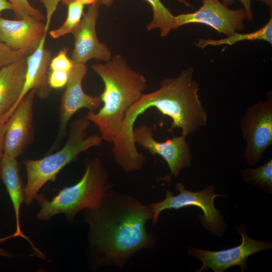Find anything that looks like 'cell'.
Returning a JSON list of instances; mask_svg holds the SVG:
<instances>
[{
	"label": "cell",
	"mask_w": 272,
	"mask_h": 272,
	"mask_svg": "<svg viewBox=\"0 0 272 272\" xmlns=\"http://www.w3.org/2000/svg\"><path fill=\"white\" fill-rule=\"evenodd\" d=\"M84 217L96 267L122 269L137 252L156 244L146 228L153 218L152 209L132 195L110 190L96 207L84 209Z\"/></svg>",
	"instance_id": "cell-1"
},
{
	"label": "cell",
	"mask_w": 272,
	"mask_h": 272,
	"mask_svg": "<svg viewBox=\"0 0 272 272\" xmlns=\"http://www.w3.org/2000/svg\"><path fill=\"white\" fill-rule=\"evenodd\" d=\"M70 72L60 71H49L48 82L52 89H61L67 84Z\"/></svg>",
	"instance_id": "cell-25"
},
{
	"label": "cell",
	"mask_w": 272,
	"mask_h": 272,
	"mask_svg": "<svg viewBox=\"0 0 272 272\" xmlns=\"http://www.w3.org/2000/svg\"><path fill=\"white\" fill-rule=\"evenodd\" d=\"M19 165L17 159L4 153L0 178L4 183L12 201L16 217V231L12 235L0 239V242L8 238L21 236L30 244L35 254L40 258H44V254L36 248L29 237L24 234L20 225V207L25 200V186L20 175Z\"/></svg>",
	"instance_id": "cell-17"
},
{
	"label": "cell",
	"mask_w": 272,
	"mask_h": 272,
	"mask_svg": "<svg viewBox=\"0 0 272 272\" xmlns=\"http://www.w3.org/2000/svg\"><path fill=\"white\" fill-rule=\"evenodd\" d=\"M24 56L22 51L13 49L0 42V69Z\"/></svg>",
	"instance_id": "cell-24"
},
{
	"label": "cell",
	"mask_w": 272,
	"mask_h": 272,
	"mask_svg": "<svg viewBox=\"0 0 272 272\" xmlns=\"http://www.w3.org/2000/svg\"><path fill=\"white\" fill-rule=\"evenodd\" d=\"M235 0H222V3L225 6L228 7L234 4ZM244 6V9L247 15V19L249 21H252L253 14L251 9V0H239Z\"/></svg>",
	"instance_id": "cell-26"
},
{
	"label": "cell",
	"mask_w": 272,
	"mask_h": 272,
	"mask_svg": "<svg viewBox=\"0 0 272 272\" xmlns=\"http://www.w3.org/2000/svg\"><path fill=\"white\" fill-rule=\"evenodd\" d=\"M113 0H98V3L100 5H104L109 7L113 3Z\"/></svg>",
	"instance_id": "cell-30"
},
{
	"label": "cell",
	"mask_w": 272,
	"mask_h": 272,
	"mask_svg": "<svg viewBox=\"0 0 272 272\" xmlns=\"http://www.w3.org/2000/svg\"><path fill=\"white\" fill-rule=\"evenodd\" d=\"M179 3L184 4L187 7H193V6L186 0H177Z\"/></svg>",
	"instance_id": "cell-33"
},
{
	"label": "cell",
	"mask_w": 272,
	"mask_h": 272,
	"mask_svg": "<svg viewBox=\"0 0 272 272\" xmlns=\"http://www.w3.org/2000/svg\"><path fill=\"white\" fill-rule=\"evenodd\" d=\"M244 40H264L272 44V15L262 27L250 33H239L237 32L227 38L215 40L212 39H200L196 43L198 47L205 48L209 45H233L239 41Z\"/></svg>",
	"instance_id": "cell-18"
},
{
	"label": "cell",
	"mask_w": 272,
	"mask_h": 272,
	"mask_svg": "<svg viewBox=\"0 0 272 272\" xmlns=\"http://www.w3.org/2000/svg\"><path fill=\"white\" fill-rule=\"evenodd\" d=\"M47 35H45L36 50L26 56L27 71L24 85L17 106L26 94L31 90L41 99L48 98L52 88L48 82V70L51 60L49 49L44 48ZM17 107V106H16Z\"/></svg>",
	"instance_id": "cell-15"
},
{
	"label": "cell",
	"mask_w": 272,
	"mask_h": 272,
	"mask_svg": "<svg viewBox=\"0 0 272 272\" xmlns=\"http://www.w3.org/2000/svg\"><path fill=\"white\" fill-rule=\"evenodd\" d=\"M8 119H0V174L1 171V167L2 161L4 156V139L6 128L7 120Z\"/></svg>",
	"instance_id": "cell-27"
},
{
	"label": "cell",
	"mask_w": 272,
	"mask_h": 272,
	"mask_svg": "<svg viewBox=\"0 0 272 272\" xmlns=\"http://www.w3.org/2000/svg\"><path fill=\"white\" fill-rule=\"evenodd\" d=\"M87 73V66L84 64H74L70 72L66 88L58 107L57 133L48 154L59 148L66 135L69 122L75 113L82 108L94 112L102 104L100 95L91 96L86 94L83 90L82 81Z\"/></svg>",
	"instance_id": "cell-9"
},
{
	"label": "cell",
	"mask_w": 272,
	"mask_h": 272,
	"mask_svg": "<svg viewBox=\"0 0 272 272\" xmlns=\"http://www.w3.org/2000/svg\"><path fill=\"white\" fill-rule=\"evenodd\" d=\"M27 67L24 56L0 69V119H8L16 108L24 85Z\"/></svg>",
	"instance_id": "cell-16"
},
{
	"label": "cell",
	"mask_w": 272,
	"mask_h": 272,
	"mask_svg": "<svg viewBox=\"0 0 272 272\" xmlns=\"http://www.w3.org/2000/svg\"><path fill=\"white\" fill-rule=\"evenodd\" d=\"M0 256L11 258L14 257V255L0 248Z\"/></svg>",
	"instance_id": "cell-29"
},
{
	"label": "cell",
	"mask_w": 272,
	"mask_h": 272,
	"mask_svg": "<svg viewBox=\"0 0 272 272\" xmlns=\"http://www.w3.org/2000/svg\"><path fill=\"white\" fill-rule=\"evenodd\" d=\"M91 67L104 85L100 95L103 106L96 113L89 112L85 117L97 126L103 140L113 143L127 111L144 94L146 79L132 69L120 54Z\"/></svg>",
	"instance_id": "cell-3"
},
{
	"label": "cell",
	"mask_w": 272,
	"mask_h": 272,
	"mask_svg": "<svg viewBox=\"0 0 272 272\" xmlns=\"http://www.w3.org/2000/svg\"><path fill=\"white\" fill-rule=\"evenodd\" d=\"M45 29V24L33 17L12 20L0 16V42L22 51L26 57L36 50L47 35Z\"/></svg>",
	"instance_id": "cell-14"
},
{
	"label": "cell",
	"mask_w": 272,
	"mask_h": 272,
	"mask_svg": "<svg viewBox=\"0 0 272 272\" xmlns=\"http://www.w3.org/2000/svg\"><path fill=\"white\" fill-rule=\"evenodd\" d=\"M90 121L85 116L70 124L68 139L63 147L55 152L37 160H24L27 180L25 185L24 202L31 206L40 189L48 181H54L58 172L69 163L77 160L82 153L102 143L101 135L87 136Z\"/></svg>",
	"instance_id": "cell-5"
},
{
	"label": "cell",
	"mask_w": 272,
	"mask_h": 272,
	"mask_svg": "<svg viewBox=\"0 0 272 272\" xmlns=\"http://www.w3.org/2000/svg\"><path fill=\"white\" fill-rule=\"evenodd\" d=\"M12 6L15 17L21 19L27 16L43 21L46 17L39 10L33 7L28 0H8Z\"/></svg>",
	"instance_id": "cell-22"
},
{
	"label": "cell",
	"mask_w": 272,
	"mask_h": 272,
	"mask_svg": "<svg viewBox=\"0 0 272 272\" xmlns=\"http://www.w3.org/2000/svg\"><path fill=\"white\" fill-rule=\"evenodd\" d=\"M186 138L181 134L165 142H158L154 137V127L146 124L134 127L133 131L135 144L148 150L154 156H161L170 170V176L173 175L175 177L182 169L191 166V147Z\"/></svg>",
	"instance_id": "cell-10"
},
{
	"label": "cell",
	"mask_w": 272,
	"mask_h": 272,
	"mask_svg": "<svg viewBox=\"0 0 272 272\" xmlns=\"http://www.w3.org/2000/svg\"><path fill=\"white\" fill-rule=\"evenodd\" d=\"M175 188L179 191L178 195H174L172 192L167 190L163 200L149 205L153 213L152 225L157 223L160 214L164 210L196 207L202 212L203 214L200 215L197 219L206 230L215 236H221L227 226L224 216L215 208L214 202L217 197H226V196L216 194L215 189L212 185L197 192L187 190L180 183L176 184Z\"/></svg>",
	"instance_id": "cell-6"
},
{
	"label": "cell",
	"mask_w": 272,
	"mask_h": 272,
	"mask_svg": "<svg viewBox=\"0 0 272 272\" xmlns=\"http://www.w3.org/2000/svg\"><path fill=\"white\" fill-rule=\"evenodd\" d=\"M242 138L246 143L244 157L253 166L260 162L264 152L272 145V94L251 105L241 118Z\"/></svg>",
	"instance_id": "cell-7"
},
{
	"label": "cell",
	"mask_w": 272,
	"mask_h": 272,
	"mask_svg": "<svg viewBox=\"0 0 272 272\" xmlns=\"http://www.w3.org/2000/svg\"><path fill=\"white\" fill-rule=\"evenodd\" d=\"M85 164V173L75 184L65 187L50 200L44 194L37 195L36 199L41 207L37 214L38 220L47 221L63 214L73 220L79 212L98 205L111 190L113 185L100 159H87Z\"/></svg>",
	"instance_id": "cell-4"
},
{
	"label": "cell",
	"mask_w": 272,
	"mask_h": 272,
	"mask_svg": "<svg viewBox=\"0 0 272 272\" xmlns=\"http://www.w3.org/2000/svg\"><path fill=\"white\" fill-rule=\"evenodd\" d=\"M12 9V6L8 0H0V16L3 11Z\"/></svg>",
	"instance_id": "cell-28"
},
{
	"label": "cell",
	"mask_w": 272,
	"mask_h": 272,
	"mask_svg": "<svg viewBox=\"0 0 272 272\" xmlns=\"http://www.w3.org/2000/svg\"><path fill=\"white\" fill-rule=\"evenodd\" d=\"M193 69L189 67L174 78H165L160 88L143 94L127 111L120 130L114 141L112 153L122 169L131 170L141 167L146 161L133 141L134 123L150 108H156L172 120L171 130L181 129L187 137L207 125L208 114L199 99L198 84L193 79Z\"/></svg>",
	"instance_id": "cell-2"
},
{
	"label": "cell",
	"mask_w": 272,
	"mask_h": 272,
	"mask_svg": "<svg viewBox=\"0 0 272 272\" xmlns=\"http://www.w3.org/2000/svg\"><path fill=\"white\" fill-rule=\"evenodd\" d=\"M36 96L30 90L22 99L7 120L4 139V153L18 158L34 140V100Z\"/></svg>",
	"instance_id": "cell-12"
},
{
	"label": "cell",
	"mask_w": 272,
	"mask_h": 272,
	"mask_svg": "<svg viewBox=\"0 0 272 272\" xmlns=\"http://www.w3.org/2000/svg\"><path fill=\"white\" fill-rule=\"evenodd\" d=\"M61 2L67 6V14L65 20L60 27L50 31V36L54 39L73 33L84 15L85 5L79 0H62Z\"/></svg>",
	"instance_id": "cell-20"
},
{
	"label": "cell",
	"mask_w": 272,
	"mask_h": 272,
	"mask_svg": "<svg viewBox=\"0 0 272 272\" xmlns=\"http://www.w3.org/2000/svg\"><path fill=\"white\" fill-rule=\"evenodd\" d=\"M100 4L89 5L79 24L73 31L74 46L71 59L74 64H84L91 59L105 62L112 57L110 50L97 36L96 22Z\"/></svg>",
	"instance_id": "cell-13"
},
{
	"label": "cell",
	"mask_w": 272,
	"mask_h": 272,
	"mask_svg": "<svg viewBox=\"0 0 272 272\" xmlns=\"http://www.w3.org/2000/svg\"><path fill=\"white\" fill-rule=\"evenodd\" d=\"M236 230L241 236L242 241L236 247L219 251L188 247V254L202 262V266L195 268L194 271L201 272L211 268L215 272H224L232 266H239L241 272L245 271L248 267L247 259L249 256L272 248V244L269 242L249 237L246 227L242 225H237Z\"/></svg>",
	"instance_id": "cell-8"
},
{
	"label": "cell",
	"mask_w": 272,
	"mask_h": 272,
	"mask_svg": "<svg viewBox=\"0 0 272 272\" xmlns=\"http://www.w3.org/2000/svg\"><path fill=\"white\" fill-rule=\"evenodd\" d=\"M68 48L63 47L53 58L49 64V71H60L70 72L74 66L71 59L67 56Z\"/></svg>",
	"instance_id": "cell-23"
},
{
	"label": "cell",
	"mask_w": 272,
	"mask_h": 272,
	"mask_svg": "<svg viewBox=\"0 0 272 272\" xmlns=\"http://www.w3.org/2000/svg\"><path fill=\"white\" fill-rule=\"evenodd\" d=\"M242 175L244 181L248 184L253 185L267 193H272L271 159L255 169L243 170Z\"/></svg>",
	"instance_id": "cell-21"
},
{
	"label": "cell",
	"mask_w": 272,
	"mask_h": 272,
	"mask_svg": "<svg viewBox=\"0 0 272 272\" xmlns=\"http://www.w3.org/2000/svg\"><path fill=\"white\" fill-rule=\"evenodd\" d=\"M252 1V0H251ZM254 1H258L261 2H263L265 5H266L269 9V11L271 12L272 10V0H254Z\"/></svg>",
	"instance_id": "cell-32"
},
{
	"label": "cell",
	"mask_w": 272,
	"mask_h": 272,
	"mask_svg": "<svg viewBox=\"0 0 272 272\" xmlns=\"http://www.w3.org/2000/svg\"><path fill=\"white\" fill-rule=\"evenodd\" d=\"M84 5H91L96 3H98V0H79Z\"/></svg>",
	"instance_id": "cell-31"
},
{
	"label": "cell",
	"mask_w": 272,
	"mask_h": 272,
	"mask_svg": "<svg viewBox=\"0 0 272 272\" xmlns=\"http://www.w3.org/2000/svg\"><path fill=\"white\" fill-rule=\"evenodd\" d=\"M202 5L197 11L175 16V30L191 23L206 25L227 36L241 31L247 19L244 8L232 10L219 0H201Z\"/></svg>",
	"instance_id": "cell-11"
},
{
	"label": "cell",
	"mask_w": 272,
	"mask_h": 272,
	"mask_svg": "<svg viewBox=\"0 0 272 272\" xmlns=\"http://www.w3.org/2000/svg\"><path fill=\"white\" fill-rule=\"evenodd\" d=\"M146 1L151 5L153 12V19L147 25V30L159 28L161 37L167 36L172 30H175V16L161 0Z\"/></svg>",
	"instance_id": "cell-19"
}]
</instances>
